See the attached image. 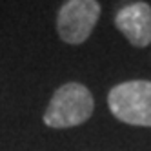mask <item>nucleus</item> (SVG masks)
Masks as SVG:
<instances>
[{
    "instance_id": "f257e3e1",
    "label": "nucleus",
    "mask_w": 151,
    "mask_h": 151,
    "mask_svg": "<svg viewBox=\"0 0 151 151\" xmlns=\"http://www.w3.org/2000/svg\"><path fill=\"white\" fill-rule=\"evenodd\" d=\"M93 95L82 84L69 82L55 91L44 113V122L49 127H73L84 124L93 113Z\"/></svg>"
},
{
    "instance_id": "f03ea898",
    "label": "nucleus",
    "mask_w": 151,
    "mask_h": 151,
    "mask_svg": "<svg viewBox=\"0 0 151 151\" xmlns=\"http://www.w3.org/2000/svg\"><path fill=\"white\" fill-rule=\"evenodd\" d=\"M107 106L120 122L151 127V82L129 80L115 86L107 95Z\"/></svg>"
},
{
    "instance_id": "7ed1b4c3",
    "label": "nucleus",
    "mask_w": 151,
    "mask_h": 151,
    "mask_svg": "<svg viewBox=\"0 0 151 151\" xmlns=\"http://www.w3.org/2000/svg\"><path fill=\"white\" fill-rule=\"evenodd\" d=\"M100 17V4L96 0H68L57 17L58 37L66 44L78 46L89 38Z\"/></svg>"
},
{
    "instance_id": "20e7f679",
    "label": "nucleus",
    "mask_w": 151,
    "mask_h": 151,
    "mask_svg": "<svg viewBox=\"0 0 151 151\" xmlns=\"http://www.w3.org/2000/svg\"><path fill=\"white\" fill-rule=\"evenodd\" d=\"M116 27L137 47L151 44V6L146 2H133L124 6L115 17Z\"/></svg>"
}]
</instances>
